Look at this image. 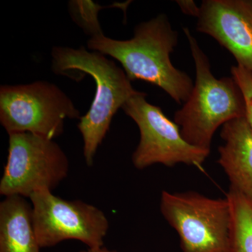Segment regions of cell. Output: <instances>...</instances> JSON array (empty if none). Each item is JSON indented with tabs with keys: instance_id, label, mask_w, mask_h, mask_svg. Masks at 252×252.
Returning a JSON list of instances; mask_svg holds the SVG:
<instances>
[{
	"instance_id": "cell-6",
	"label": "cell",
	"mask_w": 252,
	"mask_h": 252,
	"mask_svg": "<svg viewBox=\"0 0 252 252\" xmlns=\"http://www.w3.org/2000/svg\"><path fill=\"white\" fill-rule=\"evenodd\" d=\"M9 136L7 162L0 181V194L5 198L52 191L67 177L69 160L54 140L31 132Z\"/></svg>"
},
{
	"instance_id": "cell-4",
	"label": "cell",
	"mask_w": 252,
	"mask_h": 252,
	"mask_svg": "<svg viewBox=\"0 0 252 252\" xmlns=\"http://www.w3.org/2000/svg\"><path fill=\"white\" fill-rule=\"evenodd\" d=\"M160 208L180 237L182 252H233V213L226 197L164 190Z\"/></svg>"
},
{
	"instance_id": "cell-7",
	"label": "cell",
	"mask_w": 252,
	"mask_h": 252,
	"mask_svg": "<svg viewBox=\"0 0 252 252\" xmlns=\"http://www.w3.org/2000/svg\"><path fill=\"white\" fill-rule=\"evenodd\" d=\"M146 96L140 92L122 107L140 129V142L132 156L134 166L139 170L154 164L201 166L210 152L189 144L182 137L180 126L169 119L161 108L147 102Z\"/></svg>"
},
{
	"instance_id": "cell-14",
	"label": "cell",
	"mask_w": 252,
	"mask_h": 252,
	"mask_svg": "<svg viewBox=\"0 0 252 252\" xmlns=\"http://www.w3.org/2000/svg\"><path fill=\"white\" fill-rule=\"evenodd\" d=\"M230 72L243 94L246 108L245 118L252 132V72L239 64L233 66Z\"/></svg>"
},
{
	"instance_id": "cell-5",
	"label": "cell",
	"mask_w": 252,
	"mask_h": 252,
	"mask_svg": "<svg viewBox=\"0 0 252 252\" xmlns=\"http://www.w3.org/2000/svg\"><path fill=\"white\" fill-rule=\"evenodd\" d=\"M71 99L46 81L0 88V122L7 133L31 132L54 140L65 119H80Z\"/></svg>"
},
{
	"instance_id": "cell-10",
	"label": "cell",
	"mask_w": 252,
	"mask_h": 252,
	"mask_svg": "<svg viewBox=\"0 0 252 252\" xmlns=\"http://www.w3.org/2000/svg\"><path fill=\"white\" fill-rule=\"evenodd\" d=\"M219 164L230 182V189L252 202V132L246 118L233 119L220 131Z\"/></svg>"
},
{
	"instance_id": "cell-12",
	"label": "cell",
	"mask_w": 252,
	"mask_h": 252,
	"mask_svg": "<svg viewBox=\"0 0 252 252\" xmlns=\"http://www.w3.org/2000/svg\"><path fill=\"white\" fill-rule=\"evenodd\" d=\"M225 197L233 213V252H252V202L231 189Z\"/></svg>"
},
{
	"instance_id": "cell-1",
	"label": "cell",
	"mask_w": 252,
	"mask_h": 252,
	"mask_svg": "<svg viewBox=\"0 0 252 252\" xmlns=\"http://www.w3.org/2000/svg\"><path fill=\"white\" fill-rule=\"evenodd\" d=\"M178 39V32L166 15L159 14L136 26L134 36L129 40L111 39L102 33L91 36L87 46L119 61L130 81L142 80L154 84L181 104L189 99L194 84L170 59Z\"/></svg>"
},
{
	"instance_id": "cell-3",
	"label": "cell",
	"mask_w": 252,
	"mask_h": 252,
	"mask_svg": "<svg viewBox=\"0 0 252 252\" xmlns=\"http://www.w3.org/2000/svg\"><path fill=\"white\" fill-rule=\"evenodd\" d=\"M195 63L196 78L193 91L174 121L189 144L210 152L212 139L220 126L245 117V99L233 77L217 79L207 55L187 28H183Z\"/></svg>"
},
{
	"instance_id": "cell-15",
	"label": "cell",
	"mask_w": 252,
	"mask_h": 252,
	"mask_svg": "<svg viewBox=\"0 0 252 252\" xmlns=\"http://www.w3.org/2000/svg\"><path fill=\"white\" fill-rule=\"evenodd\" d=\"M182 12L186 15L198 18L200 7L192 0H179L177 1Z\"/></svg>"
},
{
	"instance_id": "cell-11",
	"label": "cell",
	"mask_w": 252,
	"mask_h": 252,
	"mask_svg": "<svg viewBox=\"0 0 252 252\" xmlns=\"http://www.w3.org/2000/svg\"><path fill=\"white\" fill-rule=\"evenodd\" d=\"M32 205L23 197H6L0 203V252H40Z\"/></svg>"
},
{
	"instance_id": "cell-13",
	"label": "cell",
	"mask_w": 252,
	"mask_h": 252,
	"mask_svg": "<svg viewBox=\"0 0 252 252\" xmlns=\"http://www.w3.org/2000/svg\"><path fill=\"white\" fill-rule=\"evenodd\" d=\"M69 5L73 21L86 33L91 36L103 33L98 21L99 11L103 9V6L86 0L72 1Z\"/></svg>"
},
{
	"instance_id": "cell-2",
	"label": "cell",
	"mask_w": 252,
	"mask_h": 252,
	"mask_svg": "<svg viewBox=\"0 0 252 252\" xmlns=\"http://www.w3.org/2000/svg\"><path fill=\"white\" fill-rule=\"evenodd\" d=\"M53 72L61 75L77 71L94 78L96 92L91 108L79 119L78 128L84 140V156L88 166L94 165L96 152L119 109L140 91L135 90L126 72L112 60L84 47H54L51 52Z\"/></svg>"
},
{
	"instance_id": "cell-9",
	"label": "cell",
	"mask_w": 252,
	"mask_h": 252,
	"mask_svg": "<svg viewBox=\"0 0 252 252\" xmlns=\"http://www.w3.org/2000/svg\"><path fill=\"white\" fill-rule=\"evenodd\" d=\"M197 31L211 36L252 72V0H204Z\"/></svg>"
},
{
	"instance_id": "cell-16",
	"label": "cell",
	"mask_w": 252,
	"mask_h": 252,
	"mask_svg": "<svg viewBox=\"0 0 252 252\" xmlns=\"http://www.w3.org/2000/svg\"><path fill=\"white\" fill-rule=\"evenodd\" d=\"M80 252H117L115 250H109L105 247H101L97 248H88V250H82Z\"/></svg>"
},
{
	"instance_id": "cell-8",
	"label": "cell",
	"mask_w": 252,
	"mask_h": 252,
	"mask_svg": "<svg viewBox=\"0 0 252 252\" xmlns=\"http://www.w3.org/2000/svg\"><path fill=\"white\" fill-rule=\"evenodd\" d=\"M33 225L41 248L68 240H79L88 248L104 246L109 228L105 214L97 207L39 190L31 197Z\"/></svg>"
}]
</instances>
